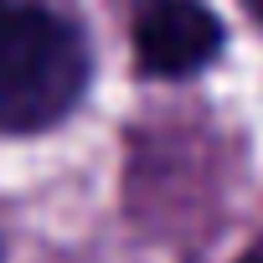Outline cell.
I'll return each mask as SVG.
<instances>
[{
    "label": "cell",
    "instance_id": "obj_1",
    "mask_svg": "<svg viewBox=\"0 0 263 263\" xmlns=\"http://www.w3.org/2000/svg\"><path fill=\"white\" fill-rule=\"evenodd\" d=\"M93 57L83 31L42 0H0V129L36 135L62 124L83 88Z\"/></svg>",
    "mask_w": 263,
    "mask_h": 263
},
{
    "label": "cell",
    "instance_id": "obj_2",
    "mask_svg": "<svg viewBox=\"0 0 263 263\" xmlns=\"http://www.w3.org/2000/svg\"><path fill=\"white\" fill-rule=\"evenodd\" d=\"M135 52L155 78H186L222 52V26L201 0H140Z\"/></svg>",
    "mask_w": 263,
    "mask_h": 263
},
{
    "label": "cell",
    "instance_id": "obj_3",
    "mask_svg": "<svg viewBox=\"0 0 263 263\" xmlns=\"http://www.w3.org/2000/svg\"><path fill=\"white\" fill-rule=\"evenodd\" d=\"M242 263H263V242H258L253 253H242Z\"/></svg>",
    "mask_w": 263,
    "mask_h": 263
}]
</instances>
